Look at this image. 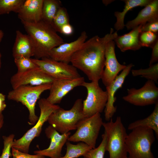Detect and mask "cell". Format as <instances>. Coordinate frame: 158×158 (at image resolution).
<instances>
[{
	"instance_id": "d6986e66",
	"label": "cell",
	"mask_w": 158,
	"mask_h": 158,
	"mask_svg": "<svg viewBox=\"0 0 158 158\" xmlns=\"http://www.w3.org/2000/svg\"><path fill=\"white\" fill-rule=\"evenodd\" d=\"M155 20H158V0H152L139 13L135 19L128 21L125 26L128 30H130Z\"/></svg>"
},
{
	"instance_id": "7c38bea8",
	"label": "cell",
	"mask_w": 158,
	"mask_h": 158,
	"mask_svg": "<svg viewBox=\"0 0 158 158\" xmlns=\"http://www.w3.org/2000/svg\"><path fill=\"white\" fill-rule=\"evenodd\" d=\"M54 80L37 67L25 71L17 72L11 77L10 83L13 89L22 85L51 84Z\"/></svg>"
},
{
	"instance_id": "7a4b0ae2",
	"label": "cell",
	"mask_w": 158,
	"mask_h": 158,
	"mask_svg": "<svg viewBox=\"0 0 158 158\" xmlns=\"http://www.w3.org/2000/svg\"><path fill=\"white\" fill-rule=\"evenodd\" d=\"M21 22L33 42L36 59L49 58L51 50L64 42L53 27L42 20L35 23Z\"/></svg>"
},
{
	"instance_id": "1f68e13d",
	"label": "cell",
	"mask_w": 158,
	"mask_h": 158,
	"mask_svg": "<svg viewBox=\"0 0 158 158\" xmlns=\"http://www.w3.org/2000/svg\"><path fill=\"white\" fill-rule=\"evenodd\" d=\"M14 137L15 135L13 134L8 136H3L4 147L0 158H9L12 155L11 150Z\"/></svg>"
},
{
	"instance_id": "52a82bcc",
	"label": "cell",
	"mask_w": 158,
	"mask_h": 158,
	"mask_svg": "<svg viewBox=\"0 0 158 158\" xmlns=\"http://www.w3.org/2000/svg\"><path fill=\"white\" fill-rule=\"evenodd\" d=\"M38 104L40 110L38 119L35 125L28 130L21 138L14 140L12 147L24 153H28L30 146L33 140L38 137L42 131V127L47 121L50 115L60 107L50 103L44 98L39 99Z\"/></svg>"
},
{
	"instance_id": "7402d4cb",
	"label": "cell",
	"mask_w": 158,
	"mask_h": 158,
	"mask_svg": "<svg viewBox=\"0 0 158 158\" xmlns=\"http://www.w3.org/2000/svg\"><path fill=\"white\" fill-rule=\"evenodd\" d=\"M152 0H122L125 3L123 11L121 12L116 11L114 16L116 21L114 27L117 31L122 30L125 26L124 24L125 16L128 12L136 7L145 6L151 2Z\"/></svg>"
},
{
	"instance_id": "f1b7e54d",
	"label": "cell",
	"mask_w": 158,
	"mask_h": 158,
	"mask_svg": "<svg viewBox=\"0 0 158 158\" xmlns=\"http://www.w3.org/2000/svg\"><path fill=\"white\" fill-rule=\"evenodd\" d=\"M102 141L97 147L92 149L87 152L83 156L84 158H104L106 151L107 136L106 132L102 135Z\"/></svg>"
},
{
	"instance_id": "9c48e42d",
	"label": "cell",
	"mask_w": 158,
	"mask_h": 158,
	"mask_svg": "<svg viewBox=\"0 0 158 158\" xmlns=\"http://www.w3.org/2000/svg\"><path fill=\"white\" fill-rule=\"evenodd\" d=\"M81 86L87 90L86 99L83 101V112L86 117L92 116L103 112L105 107L108 99L106 91H104L99 83L84 81Z\"/></svg>"
},
{
	"instance_id": "836d02e7",
	"label": "cell",
	"mask_w": 158,
	"mask_h": 158,
	"mask_svg": "<svg viewBox=\"0 0 158 158\" xmlns=\"http://www.w3.org/2000/svg\"><path fill=\"white\" fill-rule=\"evenodd\" d=\"M141 32H150L157 34L158 32V20L147 22L142 25L140 29Z\"/></svg>"
},
{
	"instance_id": "30bf717a",
	"label": "cell",
	"mask_w": 158,
	"mask_h": 158,
	"mask_svg": "<svg viewBox=\"0 0 158 158\" xmlns=\"http://www.w3.org/2000/svg\"><path fill=\"white\" fill-rule=\"evenodd\" d=\"M31 59L44 73L54 79H73L81 76L77 69L69 63L49 58Z\"/></svg>"
},
{
	"instance_id": "d6a6232c",
	"label": "cell",
	"mask_w": 158,
	"mask_h": 158,
	"mask_svg": "<svg viewBox=\"0 0 158 158\" xmlns=\"http://www.w3.org/2000/svg\"><path fill=\"white\" fill-rule=\"evenodd\" d=\"M11 153L13 158H45V157L38 154L31 155L21 152L11 147Z\"/></svg>"
},
{
	"instance_id": "f546056e",
	"label": "cell",
	"mask_w": 158,
	"mask_h": 158,
	"mask_svg": "<svg viewBox=\"0 0 158 158\" xmlns=\"http://www.w3.org/2000/svg\"><path fill=\"white\" fill-rule=\"evenodd\" d=\"M14 61L17 68L18 72H22L38 67L31 59L21 56L14 58Z\"/></svg>"
},
{
	"instance_id": "ffe728a7",
	"label": "cell",
	"mask_w": 158,
	"mask_h": 158,
	"mask_svg": "<svg viewBox=\"0 0 158 158\" xmlns=\"http://www.w3.org/2000/svg\"><path fill=\"white\" fill-rule=\"evenodd\" d=\"M34 46L30 37L19 30L16 31V37L12 49L14 58L23 56L30 58L34 56Z\"/></svg>"
},
{
	"instance_id": "4dcf8cb0",
	"label": "cell",
	"mask_w": 158,
	"mask_h": 158,
	"mask_svg": "<svg viewBox=\"0 0 158 158\" xmlns=\"http://www.w3.org/2000/svg\"><path fill=\"white\" fill-rule=\"evenodd\" d=\"M157 34L150 32H143L140 33L139 40L141 47H152L158 40Z\"/></svg>"
},
{
	"instance_id": "8fae6325",
	"label": "cell",
	"mask_w": 158,
	"mask_h": 158,
	"mask_svg": "<svg viewBox=\"0 0 158 158\" xmlns=\"http://www.w3.org/2000/svg\"><path fill=\"white\" fill-rule=\"evenodd\" d=\"M154 82L148 80L141 88L128 89V94L123 96L124 100L137 106H143L158 102V87Z\"/></svg>"
},
{
	"instance_id": "44dd1931",
	"label": "cell",
	"mask_w": 158,
	"mask_h": 158,
	"mask_svg": "<svg viewBox=\"0 0 158 158\" xmlns=\"http://www.w3.org/2000/svg\"><path fill=\"white\" fill-rule=\"evenodd\" d=\"M142 25L133 29L129 32L118 36L114 41L122 52L128 50L135 51L142 47L139 40V35Z\"/></svg>"
},
{
	"instance_id": "484cf974",
	"label": "cell",
	"mask_w": 158,
	"mask_h": 158,
	"mask_svg": "<svg viewBox=\"0 0 158 158\" xmlns=\"http://www.w3.org/2000/svg\"><path fill=\"white\" fill-rule=\"evenodd\" d=\"M149 67L146 69H140L132 70V75L133 76H140L148 80H151L155 83H158V63H156L149 66Z\"/></svg>"
},
{
	"instance_id": "74e56055",
	"label": "cell",
	"mask_w": 158,
	"mask_h": 158,
	"mask_svg": "<svg viewBox=\"0 0 158 158\" xmlns=\"http://www.w3.org/2000/svg\"><path fill=\"white\" fill-rule=\"evenodd\" d=\"M4 122V117L2 113H0V130L3 126Z\"/></svg>"
},
{
	"instance_id": "8992f818",
	"label": "cell",
	"mask_w": 158,
	"mask_h": 158,
	"mask_svg": "<svg viewBox=\"0 0 158 158\" xmlns=\"http://www.w3.org/2000/svg\"><path fill=\"white\" fill-rule=\"evenodd\" d=\"M51 84L38 86L22 85L9 91L7 97L9 100L21 103L28 109L29 121L30 125H35L38 119L35 113L36 103L41 94L44 91L49 90Z\"/></svg>"
},
{
	"instance_id": "9a60e30c",
	"label": "cell",
	"mask_w": 158,
	"mask_h": 158,
	"mask_svg": "<svg viewBox=\"0 0 158 158\" xmlns=\"http://www.w3.org/2000/svg\"><path fill=\"white\" fill-rule=\"evenodd\" d=\"M133 66L134 65L132 63L126 66L121 73L106 87L108 99L104 109V113L105 119L107 121H109L112 118L116 110V107L114 105L116 100L115 94L118 89L122 87L126 78Z\"/></svg>"
},
{
	"instance_id": "4316f807",
	"label": "cell",
	"mask_w": 158,
	"mask_h": 158,
	"mask_svg": "<svg viewBox=\"0 0 158 158\" xmlns=\"http://www.w3.org/2000/svg\"><path fill=\"white\" fill-rule=\"evenodd\" d=\"M25 0H0V15L18 13Z\"/></svg>"
},
{
	"instance_id": "8d00e7d4",
	"label": "cell",
	"mask_w": 158,
	"mask_h": 158,
	"mask_svg": "<svg viewBox=\"0 0 158 158\" xmlns=\"http://www.w3.org/2000/svg\"><path fill=\"white\" fill-rule=\"evenodd\" d=\"M5 96L0 93V113H2L6 107L5 101Z\"/></svg>"
},
{
	"instance_id": "4fadbf2b",
	"label": "cell",
	"mask_w": 158,
	"mask_h": 158,
	"mask_svg": "<svg viewBox=\"0 0 158 158\" xmlns=\"http://www.w3.org/2000/svg\"><path fill=\"white\" fill-rule=\"evenodd\" d=\"M115 45L114 41L111 40L107 43L106 46L104 67L101 79L106 87L109 85L119 72L126 66L118 61L115 51Z\"/></svg>"
},
{
	"instance_id": "d4e9b609",
	"label": "cell",
	"mask_w": 158,
	"mask_h": 158,
	"mask_svg": "<svg viewBox=\"0 0 158 158\" xmlns=\"http://www.w3.org/2000/svg\"><path fill=\"white\" fill-rule=\"evenodd\" d=\"M66 145V154L61 158H77L81 156H83L87 152L92 149L83 142L75 145L67 141Z\"/></svg>"
},
{
	"instance_id": "e0dca14e",
	"label": "cell",
	"mask_w": 158,
	"mask_h": 158,
	"mask_svg": "<svg viewBox=\"0 0 158 158\" xmlns=\"http://www.w3.org/2000/svg\"><path fill=\"white\" fill-rule=\"evenodd\" d=\"M87 37L86 32L83 31L75 40L69 43L64 42L53 48L49 53V58L69 63L73 55L86 40Z\"/></svg>"
},
{
	"instance_id": "e575fe53",
	"label": "cell",
	"mask_w": 158,
	"mask_h": 158,
	"mask_svg": "<svg viewBox=\"0 0 158 158\" xmlns=\"http://www.w3.org/2000/svg\"><path fill=\"white\" fill-rule=\"evenodd\" d=\"M152 54L150 61L149 65H152L158 61V40L155 43L152 47Z\"/></svg>"
},
{
	"instance_id": "60d3db41",
	"label": "cell",
	"mask_w": 158,
	"mask_h": 158,
	"mask_svg": "<svg viewBox=\"0 0 158 158\" xmlns=\"http://www.w3.org/2000/svg\"><path fill=\"white\" fill-rule=\"evenodd\" d=\"M126 158H128V157H127Z\"/></svg>"
},
{
	"instance_id": "5bb4252c",
	"label": "cell",
	"mask_w": 158,
	"mask_h": 158,
	"mask_svg": "<svg viewBox=\"0 0 158 158\" xmlns=\"http://www.w3.org/2000/svg\"><path fill=\"white\" fill-rule=\"evenodd\" d=\"M47 137L50 140V145L46 149L35 151L34 153L50 158H61L62 148L71 134L70 132L60 134L52 126L49 125L45 130Z\"/></svg>"
},
{
	"instance_id": "277c9868",
	"label": "cell",
	"mask_w": 158,
	"mask_h": 158,
	"mask_svg": "<svg viewBox=\"0 0 158 158\" xmlns=\"http://www.w3.org/2000/svg\"><path fill=\"white\" fill-rule=\"evenodd\" d=\"M85 117L82 100L78 99L70 109L66 110L60 107L56 109L50 115L47 121L58 132L63 134L76 129L78 123Z\"/></svg>"
},
{
	"instance_id": "5b68a950",
	"label": "cell",
	"mask_w": 158,
	"mask_h": 158,
	"mask_svg": "<svg viewBox=\"0 0 158 158\" xmlns=\"http://www.w3.org/2000/svg\"><path fill=\"white\" fill-rule=\"evenodd\" d=\"M102 126L107 134L106 148L109 158H126V140L128 134L121 117L117 116L115 121L111 118L107 122H103Z\"/></svg>"
},
{
	"instance_id": "d590c367",
	"label": "cell",
	"mask_w": 158,
	"mask_h": 158,
	"mask_svg": "<svg viewBox=\"0 0 158 158\" xmlns=\"http://www.w3.org/2000/svg\"><path fill=\"white\" fill-rule=\"evenodd\" d=\"M73 32V28L70 23L63 25L61 29L60 32V33L67 35L72 34Z\"/></svg>"
},
{
	"instance_id": "cb8c5ba5",
	"label": "cell",
	"mask_w": 158,
	"mask_h": 158,
	"mask_svg": "<svg viewBox=\"0 0 158 158\" xmlns=\"http://www.w3.org/2000/svg\"><path fill=\"white\" fill-rule=\"evenodd\" d=\"M61 4L59 0H44L42 20L52 26L54 17Z\"/></svg>"
},
{
	"instance_id": "2e32d148",
	"label": "cell",
	"mask_w": 158,
	"mask_h": 158,
	"mask_svg": "<svg viewBox=\"0 0 158 158\" xmlns=\"http://www.w3.org/2000/svg\"><path fill=\"white\" fill-rule=\"evenodd\" d=\"M81 76L73 79H54L51 83L49 94L46 98L51 104L60 103L62 99L75 87L81 86L84 82Z\"/></svg>"
},
{
	"instance_id": "6da1fadb",
	"label": "cell",
	"mask_w": 158,
	"mask_h": 158,
	"mask_svg": "<svg viewBox=\"0 0 158 158\" xmlns=\"http://www.w3.org/2000/svg\"><path fill=\"white\" fill-rule=\"evenodd\" d=\"M118 35L113 28L103 37L95 35L85 41L73 55L70 63L83 72L91 82L99 83L105 65L106 44L114 40Z\"/></svg>"
},
{
	"instance_id": "3957f363",
	"label": "cell",
	"mask_w": 158,
	"mask_h": 158,
	"mask_svg": "<svg viewBox=\"0 0 158 158\" xmlns=\"http://www.w3.org/2000/svg\"><path fill=\"white\" fill-rule=\"evenodd\" d=\"M128 134L126 140L128 158H155L151 147L155 141L154 132L144 127L135 128Z\"/></svg>"
},
{
	"instance_id": "ac0fdd59",
	"label": "cell",
	"mask_w": 158,
	"mask_h": 158,
	"mask_svg": "<svg viewBox=\"0 0 158 158\" xmlns=\"http://www.w3.org/2000/svg\"><path fill=\"white\" fill-rule=\"evenodd\" d=\"M44 0H25L18 12L21 21L35 23L42 20Z\"/></svg>"
},
{
	"instance_id": "ba28073f",
	"label": "cell",
	"mask_w": 158,
	"mask_h": 158,
	"mask_svg": "<svg viewBox=\"0 0 158 158\" xmlns=\"http://www.w3.org/2000/svg\"><path fill=\"white\" fill-rule=\"evenodd\" d=\"M103 122L100 113L86 117L78 123L77 130L68 139L69 141L84 142L92 149L96 147V141Z\"/></svg>"
},
{
	"instance_id": "83f0119b",
	"label": "cell",
	"mask_w": 158,
	"mask_h": 158,
	"mask_svg": "<svg viewBox=\"0 0 158 158\" xmlns=\"http://www.w3.org/2000/svg\"><path fill=\"white\" fill-rule=\"evenodd\" d=\"M66 8L61 6L54 17L52 26L57 32H60L61 29L63 25L69 23Z\"/></svg>"
},
{
	"instance_id": "603a6c76",
	"label": "cell",
	"mask_w": 158,
	"mask_h": 158,
	"mask_svg": "<svg viewBox=\"0 0 158 158\" xmlns=\"http://www.w3.org/2000/svg\"><path fill=\"white\" fill-rule=\"evenodd\" d=\"M139 127L150 128L155 132L156 138L158 137V102L155 104L152 113L146 118L138 120L130 123L128 128L129 130Z\"/></svg>"
},
{
	"instance_id": "f35d334b",
	"label": "cell",
	"mask_w": 158,
	"mask_h": 158,
	"mask_svg": "<svg viewBox=\"0 0 158 158\" xmlns=\"http://www.w3.org/2000/svg\"><path fill=\"white\" fill-rule=\"evenodd\" d=\"M4 33L3 31L1 30H0V42H1L4 36Z\"/></svg>"
},
{
	"instance_id": "ab89813d",
	"label": "cell",
	"mask_w": 158,
	"mask_h": 158,
	"mask_svg": "<svg viewBox=\"0 0 158 158\" xmlns=\"http://www.w3.org/2000/svg\"><path fill=\"white\" fill-rule=\"evenodd\" d=\"M1 54L0 52V70L1 67Z\"/></svg>"
}]
</instances>
